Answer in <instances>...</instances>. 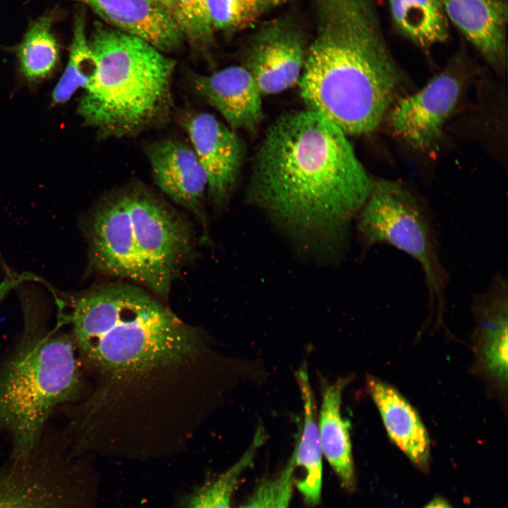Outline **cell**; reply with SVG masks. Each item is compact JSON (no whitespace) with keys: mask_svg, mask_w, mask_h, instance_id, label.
I'll list each match as a JSON object with an SVG mask.
<instances>
[{"mask_svg":"<svg viewBox=\"0 0 508 508\" xmlns=\"http://www.w3.org/2000/svg\"><path fill=\"white\" fill-rule=\"evenodd\" d=\"M148 159L159 188L205 223L207 176L192 147L179 140L164 139L150 147Z\"/></svg>","mask_w":508,"mask_h":508,"instance_id":"cell-13","label":"cell"},{"mask_svg":"<svg viewBox=\"0 0 508 508\" xmlns=\"http://www.w3.org/2000/svg\"><path fill=\"white\" fill-rule=\"evenodd\" d=\"M262 440L259 434L249 449L234 465L193 494L186 508H231V495L238 478L241 473L251 466L256 449Z\"/></svg>","mask_w":508,"mask_h":508,"instance_id":"cell-24","label":"cell"},{"mask_svg":"<svg viewBox=\"0 0 508 508\" xmlns=\"http://www.w3.org/2000/svg\"><path fill=\"white\" fill-rule=\"evenodd\" d=\"M54 17L49 13L37 19L16 47L20 71L28 80L47 77L59 61V46L52 31Z\"/></svg>","mask_w":508,"mask_h":508,"instance_id":"cell-22","label":"cell"},{"mask_svg":"<svg viewBox=\"0 0 508 508\" xmlns=\"http://www.w3.org/2000/svg\"><path fill=\"white\" fill-rule=\"evenodd\" d=\"M392 22L405 38L427 49L445 42L449 22L438 0H387Z\"/></svg>","mask_w":508,"mask_h":508,"instance_id":"cell-21","label":"cell"},{"mask_svg":"<svg viewBox=\"0 0 508 508\" xmlns=\"http://www.w3.org/2000/svg\"><path fill=\"white\" fill-rule=\"evenodd\" d=\"M314 24L298 83L306 108L347 135L372 132L400 97L404 85L380 11L334 8L318 15Z\"/></svg>","mask_w":508,"mask_h":508,"instance_id":"cell-3","label":"cell"},{"mask_svg":"<svg viewBox=\"0 0 508 508\" xmlns=\"http://www.w3.org/2000/svg\"><path fill=\"white\" fill-rule=\"evenodd\" d=\"M89 40L95 75L78 111L104 138L135 135L169 118L176 61L148 42L97 22Z\"/></svg>","mask_w":508,"mask_h":508,"instance_id":"cell-4","label":"cell"},{"mask_svg":"<svg viewBox=\"0 0 508 508\" xmlns=\"http://www.w3.org/2000/svg\"><path fill=\"white\" fill-rule=\"evenodd\" d=\"M174 18L184 39L193 48L202 52L210 48L214 31L207 0H175Z\"/></svg>","mask_w":508,"mask_h":508,"instance_id":"cell-26","label":"cell"},{"mask_svg":"<svg viewBox=\"0 0 508 508\" xmlns=\"http://www.w3.org/2000/svg\"><path fill=\"white\" fill-rule=\"evenodd\" d=\"M193 90L226 120L233 130L254 133L263 117L262 94L241 65L210 75L192 74Z\"/></svg>","mask_w":508,"mask_h":508,"instance_id":"cell-14","label":"cell"},{"mask_svg":"<svg viewBox=\"0 0 508 508\" xmlns=\"http://www.w3.org/2000/svg\"><path fill=\"white\" fill-rule=\"evenodd\" d=\"M97 63L85 35L83 13L75 15L69 56L64 71L52 93L56 104L67 102L79 88H85L93 78Z\"/></svg>","mask_w":508,"mask_h":508,"instance_id":"cell-23","label":"cell"},{"mask_svg":"<svg viewBox=\"0 0 508 508\" xmlns=\"http://www.w3.org/2000/svg\"><path fill=\"white\" fill-rule=\"evenodd\" d=\"M346 379L325 384L322 388L318 430L322 454L348 490L354 487V467L350 439V423L341 413V397Z\"/></svg>","mask_w":508,"mask_h":508,"instance_id":"cell-19","label":"cell"},{"mask_svg":"<svg viewBox=\"0 0 508 508\" xmlns=\"http://www.w3.org/2000/svg\"><path fill=\"white\" fill-rule=\"evenodd\" d=\"M207 2L214 31L243 30L271 10L264 0H207Z\"/></svg>","mask_w":508,"mask_h":508,"instance_id":"cell-25","label":"cell"},{"mask_svg":"<svg viewBox=\"0 0 508 508\" xmlns=\"http://www.w3.org/2000/svg\"><path fill=\"white\" fill-rule=\"evenodd\" d=\"M507 279L501 274L473 298L482 339L483 360L491 376L502 384L507 380Z\"/></svg>","mask_w":508,"mask_h":508,"instance_id":"cell-18","label":"cell"},{"mask_svg":"<svg viewBox=\"0 0 508 508\" xmlns=\"http://www.w3.org/2000/svg\"><path fill=\"white\" fill-rule=\"evenodd\" d=\"M190 146L207 176V193L217 208L225 207L237 186L244 157L243 140L229 126L208 112L183 121Z\"/></svg>","mask_w":508,"mask_h":508,"instance_id":"cell-10","label":"cell"},{"mask_svg":"<svg viewBox=\"0 0 508 508\" xmlns=\"http://www.w3.org/2000/svg\"><path fill=\"white\" fill-rule=\"evenodd\" d=\"M460 91L459 79L443 72L418 91L400 97L386 116L392 132L413 149L428 148L440 137Z\"/></svg>","mask_w":508,"mask_h":508,"instance_id":"cell-11","label":"cell"},{"mask_svg":"<svg viewBox=\"0 0 508 508\" xmlns=\"http://www.w3.org/2000/svg\"><path fill=\"white\" fill-rule=\"evenodd\" d=\"M68 446L44 439L0 466V508H83L78 469Z\"/></svg>","mask_w":508,"mask_h":508,"instance_id":"cell-8","label":"cell"},{"mask_svg":"<svg viewBox=\"0 0 508 508\" xmlns=\"http://www.w3.org/2000/svg\"><path fill=\"white\" fill-rule=\"evenodd\" d=\"M362 248L387 244L421 265L429 306L440 315L445 306L448 275L440 258L430 209L397 181L373 179L371 191L355 221Z\"/></svg>","mask_w":508,"mask_h":508,"instance_id":"cell-6","label":"cell"},{"mask_svg":"<svg viewBox=\"0 0 508 508\" xmlns=\"http://www.w3.org/2000/svg\"><path fill=\"white\" fill-rule=\"evenodd\" d=\"M308 44L294 20L274 18L252 35L241 66L252 75L262 96L275 95L298 85Z\"/></svg>","mask_w":508,"mask_h":508,"instance_id":"cell-9","label":"cell"},{"mask_svg":"<svg viewBox=\"0 0 508 508\" xmlns=\"http://www.w3.org/2000/svg\"><path fill=\"white\" fill-rule=\"evenodd\" d=\"M164 8H165L167 10H168L169 12H171L174 16V9H175V0H152Z\"/></svg>","mask_w":508,"mask_h":508,"instance_id":"cell-29","label":"cell"},{"mask_svg":"<svg viewBox=\"0 0 508 508\" xmlns=\"http://www.w3.org/2000/svg\"><path fill=\"white\" fill-rule=\"evenodd\" d=\"M304 409V421L292 458L300 476L294 480L305 501L316 505L320 501L322 478L321 448L314 394L306 364L296 373Z\"/></svg>","mask_w":508,"mask_h":508,"instance_id":"cell-20","label":"cell"},{"mask_svg":"<svg viewBox=\"0 0 508 508\" xmlns=\"http://www.w3.org/2000/svg\"><path fill=\"white\" fill-rule=\"evenodd\" d=\"M265 2L268 5V6L270 8V9L275 8L278 6H281L286 2H288L289 0H264Z\"/></svg>","mask_w":508,"mask_h":508,"instance_id":"cell-30","label":"cell"},{"mask_svg":"<svg viewBox=\"0 0 508 508\" xmlns=\"http://www.w3.org/2000/svg\"><path fill=\"white\" fill-rule=\"evenodd\" d=\"M294 465L292 456L277 478L261 483L238 508H289Z\"/></svg>","mask_w":508,"mask_h":508,"instance_id":"cell-27","label":"cell"},{"mask_svg":"<svg viewBox=\"0 0 508 508\" xmlns=\"http://www.w3.org/2000/svg\"><path fill=\"white\" fill-rule=\"evenodd\" d=\"M73 337L27 327L14 349L0 362V433L11 442V456L36 449L59 406L73 401L80 389Z\"/></svg>","mask_w":508,"mask_h":508,"instance_id":"cell-5","label":"cell"},{"mask_svg":"<svg viewBox=\"0 0 508 508\" xmlns=\"http://www.w3.org/2000/svg\"><path fill=\"white\" fill-rule=\"evenodd\" d=\"M444 13L492 67L507 62L506 0H438Z\"/></svg>","mask_w":508,"mask_h":508,"instance_id":"cell-16","label":"cell"},{"mask_svg":"<svg viewBox=\"0 0 508 508\" xmlns=\"http://www.w3.org/2000/svg\"><path fill=\"white\" fill-rule=\"evenodd\" d=\"M88 6L107 25L138 37L165 53L184 37L174 15L152 0H73Z\"/></svg>","mask_w":508,"mask_h":508,"instance_id":"cell-15","label":"cell"},{"mask_svg":"<svg viewBox=\"0 0 508 508\" xmlns=\"http://www.w3.org/2000/svg\"><path fill=\"white\" fill-rule=\"evenodd\" d=\"M373 179L347 135L306 108L282 114L257 146L246 200L301 253L341 259Z\"/></svg>","mask_w":508,"mask_h":508,"instance_id":"cell-2","label":"cell"},{"mask_svg":"<svg viewBox=\"0 0 508 508\" xmlns=\"http://www.w3.org/2000/svg\"><path fill=\"white\" fill-rule=\"evenodd\" d=\"M92 270L144 285L143 271L131 237V222L123 190L99 203L84 222Z\"/></svg>","mask_w":508,"mask_h":508,"instance_id":"cell-12","label":"cell"},{"mask_svg":"<svg viewBox=\"0 0 508 508\" xmlns=\"http://www.w3.org/2000/svg\"><path fill=\"white\" fill-rule=\"evenodd\" d=\"M123 192L144 286L167 296L176 274L192 254L191 228L179 212L145 188L134 186Z\"/></svg>","mask_w":508,"mask_h":508,"instance_id":"cell-7","label":"cell"},{"mask_svg":"<svg viewBox=\"0 0 508 508\" xmlns=\"http://www.w3.org/2000/svg\"><path fill=\"white\" fill-rule=\"evenodd\" d=\"M367 387L391 440L412 462L425 466L430 438L417 411L395 388L377 378H368Z\"/></svg>","mask_w":508,"mask_h":508,"instance_id":"cell-17","label":"cell"},{"mask_svg":"<svg viewBox=\"0 0 508 508\" xmlns=\"http://www.w3.org/2000/svg\"><path fill=\"white\" fill-rule=\"evenodd\" d=\"M425 508H451L450 505L441 498H435Z\"/></svg>","mask_w":508,"mask_h":508,"instance_id":"cell-28","label":"cell"},{"mask_svg":"<svg viewBox=\"0 0 508 508\" xmlns=\"http://www.w3.org/2000/svg\"><path fill=\"white\" fill-rule=\"evenodd\" d=\"M68 320L77 350L99 376L84 420L88 430L160 435L179 421L190 425V415L198 420L210 356L198 329L123 284L81 295Z\"/></svg>","mask_w":508,"mask_h":508,"instance_id":"cell-1","label":"cell"}]
</instances>
